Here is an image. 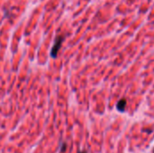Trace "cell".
Here are the masks:
<instances>
[{
  "mask_svg": "<svg viewBox=\"0 0 154 153\" xmlns=\"http://www.w3.org/2000/svg\"><path fill=\"white\" fill-rule=\"evenodd\" d=\"M63 41H64V37L63 36H58L56 38L55 42H54V44L52 46V49L51 50V58L55 59L58 56V52H59V50H60V49L61 47V44H62Z\"/></svg>",
  "mask_w": 154,
  "mask_h": 153,
  "instance_id": "cell-1",
  "label": "cell"
},
{
  "mask_svg": "<svg viewBox=\"0 0 154 153\" xmlns=\"http://www.w3.org/2000/svg\"><path fill=\"white\" fill-rule=\"evenodd\" d=\"M126 104H127V102H126V99L123 98V99L119 100V101L117 102V104H116V109H117L119 112H121V113H124V112L125 111Z\"/></svg>",
  "mask_w": 154,
  "mask_h": 153,
  "instance_id": "cell-2",
  "label": "cell"
},
{
  "mask_svg": "<svg viewBox=\"0 0 154 153\" xmlns=\"http://www.w3.org/2000/svg\"><path fill=\"white\" fill-rule=\"evenodd\" d=\"M60 152H65L66 151V149H67V143L66 142H61L60 143Z\"/></svg>",
  "mask_w": 154,
  "mask_h": 153,
  "instance_id": "cell-3",
  "label": "cell"
},
{
  "mask_svg": "<svg viewBox=\"0 0 154 153\" xmlns=\"http://www.w3.org/2000/svg\"><path fill=\"white\" fill-rule=\"evenodd\" d=\"M79 153H88L86 151H79Z\"/></svg>",
  "mask_w": 154,
  "mask_h": 153,
  "instance_id": "cell-4",
  "label": "cell"
}]
</instances>
